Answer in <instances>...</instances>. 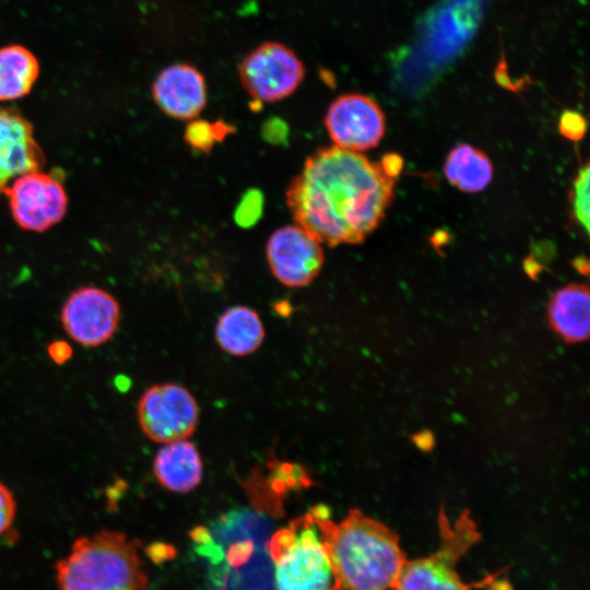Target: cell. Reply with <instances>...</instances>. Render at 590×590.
Wrapping results in <instances>:
<instances>
[{"label": "cell", "mask_w": 590, "mask_h": 590, "mask_svg": "<svg viewBox=\"0 0 590 590\" xmlns=\"http://www.w3.org/2000/svg\"><path fill=\"white\" fill-rule=\"evenodd\" d=\"M152 96L167 116L191 120L206 105V83L202 73L189 63H174L163 69L152 85Z\"/></svg>", "instance_id": "obj_12"}, {"label": "cell", "mask_w": 590, "mask_h": 590, "mask_svg": "<svg viewBox=\"0 0 590 590\" xmlns=\"http://www.w3.org/2000/svg\"><path fill=\"white\" fill-rule=\"evenodd\" d=\"M38 73V60L28 49L20 45L1 48L0 101H12L28 94Z\"/></svg>", "instance_id": "obj_18"}, {"label": "cell", "mask_w": 590, "mask_h": 590, "mask_svg": "<svg viewBox=\"0 0 590 590\" xmlns=\"http://www.w3.org/2000/svg\"><path fill=\"white\" fill-rule=\"evenodd\" d=\"M558 129L566 139L579 141L586 133L587 121L578 111L564 110L559 118Z\"/></svg>", "instance_id": "obj_21"}, {"label": "cell", "mask_w": 590, "mask_h": 590, "mask_svg": "<svg viewBox=\"0 0 590 590\" xmlns=\"http://www.w3.org/2000/svg\"><path fill=\"white\" fill-rule=\"evenodd\" d=\"M444 173L448 181L463 192H480L493 178L488 156L468 143L455 146L448 154Z\"/></svg>", "instance_id": "obj_17"}, {"label": "cell", "mask_w": 590, "mask_h": 590, "mask_svg": "<svg viewBox=\"0 0 590 590\" xmlns=\"http://www.w3.org/2000/svg\"><path fill=\"white\" fill-rule=\"evenodd\" d=\"M127 379L122 378L121 376L116 378L115 385L119 390H125L128 385H126Z\"/></svg>", "instance_id": "obj_28"}, {"label": "cell", "mask_w": 590, "mask_h": 590, "mask_svg": "<svg viewBox=\"0 0 590 590\" xmlns=\"http://www.w3.org/2000/svg\"><path fill=\"white\" fill-rule=\"evenodd\" d=\"M60 320L73 341L96 347L116 333L120 322V306L106 291L84 286L68 296L61 308Z\"/></svg>", "instance_id": "obj_10"}, {"label": "cell", "mask_w": 590, "mask_h": 590, "mask_svg": "<svg viewBox=\"0 0 590 590\" xmlns=\"http://www.w3.org/2000/svg\"><path fill=\"white\" fill-rule=\"evenodd\" d=\"M139 542L102 530L76 539L56 564V590H148Z\"/></svg>", "instance_id": "obj_3"}, {"label": "cell", "mask_w": 590, "mask_h": 590, "mask_svg": "<svg viewBox=\"0 0 590 590\" xmlns=\"http://www.w3.org/2000/svg\"><path fill=\"white\" fill-rule=\"evenodd\" d=\"M589 164L581 167L573 182L570 193L574 219L589 233Z\"/></svg>", "instance_id": "obj_20"}, {"label": "cell", "mask_w": 590, "mask_h": 590, "mask_svg": "<svg viewBox=\"0 0 590 590\" xmlns=\"http://www.w3.org/2000/svg\"><path fill=\"white\" fill-rule=\"evenodd\" d=\"M396 179L358 152L321 148L287 187L286 205L295 223L319 243L359 244L385 217Z\"/></svg>", "instance_id": "obj_1"}, {"label": "cell", "mask_w": 590, "mask_h": 590, "mask_svg": "<svg viewBox=\"0 0 590 590\" xmlns=\"http://www.w3.org/2000/svg\"><path fill=\"white\" fill-rule=\"evenodd\" d=\"M3 192L14 221L24 229L44 232L59 223L68 208L66 190L54 174L39 169L14 178Z\"/></svg>", "instance_id": "obj_8"}, {"label": "cell", "mask_w": 590, "mask_h": 590, "mask_svg": "<svg viewBox=\"0 0 590 590\" xmlns=\"http://www.w3.org/2000/svg\"><path fill=\"white\" fill-rule=\"evenodd\" d=\"M137 415L143 434L154 442L167 444L187 439L199 421L198 402L185 387L157 384L140 397Z\"/></svg>", "instance_id": "obj_7"}, {"label": "cell", "mask_w": 590, "mask_h": 590, "mask_svg": "<svg viewBox=\"0 0 590 590\" xmlns=\"http://www.w3.org/2000/svg\"><path fill=\"white\" fill-rule=\"evenodd\" d=\"M266 256L273 276L287 287L311 283L324 262L322 244L297 224L276 228L267 241Z\"/></svg>", "instance_id": "obj_9"}, {"label": "cell", "mask_w": 590, "mask_h": 590, "mask_svg": "<svg viewBox=\"0 0 590 590\" xmlns=\"http://www.w3.org/2000/svg\"><path fill=\"white\" fill-rule=\"evenodd\" d=\"M214 335L220 347L234 356H246L257 351L266 335L259 314L247 306L225 309L217 319Z\"/></svg>", "instance_id": "obj_16"}, {"label": "cell", "mask_w": 590, "mask_h": 590, "mask_svg": "<svg viewBox=\"0 0 590 590\" xmlns=\"http://www.w3.org/2000/svg\"><path fill=\"white\" fill-rule=\"evenodd\" d=\"M153 473L164 488L188 493L201 483L203 464L196 446L187 439H179L165 444L156 452Z\"/></svg>", "instance_id": "obj_15"}, {"label": "cell", "mask_w": 590, "mask_h": 590, "mask_svg": "<svg viewBox=\"0 0 590 590\" xmlns=\"http://www.w3.org/2000/svg\"><path fill=\"white\" fill-rule=\"evenodd\" d=\"M574 266L579 272H582L583 274H588L589 264L588 260L583 257H579L574 261Z\"/></svg>", "instance_id": "obj_27"}, {"label": "cell", "mask_w": 590, "mask_h": 590, "mask_svg": "<svg viewBox=\"0 0 590 590\" xmlns=\"http://www.w3.org/2000/svg\"><path fill=\"white\" fill-rule=\"evenodd\" d=\"M317 511L337 590H394L408 559L397 533L357 509L338 523Z\"/></svg>", "instance_id": "obj_2"}, {"label": "cell", "mask_w": 590, "mask_h": 590, "mask_svg": "<svg viewBox=\"0 0 590 590\" xmlns=\"http://www.w3.org/2000/svg\"><path fill=\"white\" fill-rule=\"evenodd\" d=\"M47 352L50 359L59 365L66 364L73 354L71 345L63 340L51 342L48 345Z\"/></svg>", "instance_id": "obj_24"}, {"label": "cell", "mask_w": 590, "mask_h": 590, "mask_svg": "<svg viewBox=\"0 0 590 590\" xmlns=\"http://www.w3.org/2000/svg\"><path fill=\"white\" fill-rule=\"evenodd\" d=\"M440 543L430 555L406 559L394 590H471L475 583L461 579L457 565L460 558L480 540V532L469 511L453 522L439 515Z\"/></svg>", "instance_id": "obj_5"}, {"label": "cell", "mask_w": 590, "mask_h": 590, "mask_svg": "<svg viewBox=\"0 0 590 590\" xmlns=\"http://www.w3.org/2000/svg\"><path fill=\"white\" fill-rule=\"evenodd\" d=\"M247 93L259 102H278L292 95L302 83L305 67L290 47L267 42L249 51L238 67Z\"/></svg>", "instance_id": "obj_6"}, {"label": "cell", "mask_w": 590, "mask_h": 590, "mask_svg": "<svg viewBox=\"0 0 590 590\" xmlns=\"http://www.w3.org/2000/svg\"><path fill=\"white\" fill-rule=\"evenodd\" d=\"M547 320L554 332L565 342L587 341L590 331L588 285L570 283L557 290L548 302Z\"/></svg>", "instance_id": "obj_14"}, {"label": "cell", "mask_w": 590, "mask_h": 590, "mask_svg": "<svg viewBox=\"0 0 590 590\" xmlns=\"http://www.w3.org/2000/svg\"><path fill=\"white\" fill-rule=\"evenodd\" d=\"M16 514V502L10 488L0 482V536L12 526Z\"/></svg>", "instance_id": "obj_22"}, {"label": "cell", "mask_w": 590, "mask_h": 590, "mask_svg": "<svg viewBox=\"0 0 590 590\" xmlns=\"http://www.w3.org/2000/svg\"><path fill=\"white\" fill-rule=\"evenodd\" d=\"M379 164L388 176L397 178L402 169L403 161L398 154L389 153L379 161Z\"/></svg>", "instance_id": "obj_25"}, {"label": "cell", "mask_w": 590, "mask_h": 590, "mask_svg": "<svg viewBox=\"0 0 590 590\" xmlns=\"http://www.w3.org/2000/svg\"><path fill=\"white\" fill-rule=\"evenodd\" d=\"M43 163L30 121L13 108L0 107V192L11 179L39 169Z\"/></svg>", "instance_id": "obj_13"}, {"label": "cell", "mask_w": 590, "mask_h": 590, "mask_svg": "<svg viewBox=\"0 0 590 590\" xmlns=\"http://www.w3.org/2000/svg\"><path fill=\"white\" fill-rule=\"evenodd\" d=\"M507 70H508L507 62L505 60V56L503 55L502 59H500V61H499V63H498V66L496 67V70H495V79H496L497 83L499 85H502L503 87H506V88H509V90H512V91H517L518 88L514 84V82L510 80Z\"/></svg>", "instance_id": "obj_26"}, {"label": "cell", "mask_w": 590, "mask_h": 590, "mask_svg": "<svg viewBox=\"0 0 590 590\" xmlns=\"http://www.w3.org/2000/svg\"><path fill=\"white\" fill-rule=\"evenodd\" d=\"M262 199L257 191L249 192L237 209L236 220L239 225H250L261 212Z\"/></svg>", "instance_id": "obj_23"}, {"label": "cell", "mask_w": 590, "mask_h": 590, "mask_svg": "<svg viewBox=\"0 0 590 590\" xmlns=\"http://www.w3.org/2000/svg\"><path fill=\"white\" fill-rule=\"evenodd\" d=\"M268 550L275 590H337L317 508L276 531Z\"/></svg>", "instance_id": "obj_4"}, {"label": "cell", "mask_w": 590, "mask_h": 590, "mask_svg": "<svg viewBox=\"0 0 590 590\" xmlns=\"http://www.w3.org/2000/svg\"><path fill=\"white\" fill-rule=\"evenodd\" d=\"M232 128L224 122L191 121L185 131L186 142L193 149L208 152L213 145L223 140Z\"/></svg>", "instance_id": "obj_19"}, {"label": "cell", "mask_w": 590, "mask_h": 590, "mask_svg": "<svg viewBox=\"0 0 590 590\" xmlns=\"http://www.w3.org/2000/svg\"><path fill=\"white\" fill-rule=\"evenodd\" d=\"M324 126L335 146L359 153L380 142L386 130V119L371 98L350 93L330 104Z\"/></svg>", "instance_id": "obj_11"}]
</instances>
